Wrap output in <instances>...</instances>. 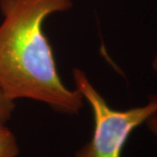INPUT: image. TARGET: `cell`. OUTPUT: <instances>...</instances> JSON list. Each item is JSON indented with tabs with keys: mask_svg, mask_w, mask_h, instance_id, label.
Segmentation results:
<instances>
[{
	"mask_svg": "<svg viewBox=\"0 0 157 157\" xmlns=\"http://www.w3.org/2000/svg\"><path fill=\"white\" fill-rule=\"evenodd\" d=\"M71 7V0H0V88L9 99L40 101L69 114L82 108L83 96L63 84L43 31L46 17Z\"/></svg>",
	"mask_w": 157,
	"mask_h": 157,
	"instance_id": "cell-1",
	"label": "cell"
},
{
	"mask_svg": "<svg viewBox=\"0 0 157 157\" xmlns=\"http://www.w3.org/2000/svg\"><path fill=\"white\" fill-rule=\"evenodd\" d=\"M73 76L76 89L88 101L94 118L92 139L76 153V157H121L132 132L157 113V95L150 96L144 106L115 110L108 106L83 71L75 68Z\"/></svg>",
	"mask_w": 157,
	"mask_h": 157,
	"instance_id": "cell-2",
	"label": "cell"
},
{
	"mask_svg": "<svg viewBox=\"0 0 157 157\" xmlns=\"http://www.w3.org/2000/svg\"><path fill=\"white\" fill-rule=\"evenodd\" d=\"M19 147L14 134L5 125H0V157H17Z\"/></svg>",
	"mask_w": 157,
	"mask_h": 157,
	"instance_id": "cell-3",
	"label": "cell"
},
{
	"mask_svg": "<svg viewBox=\"0 0 157 157\" xmlns=\"http://www.w3.org/2000/svg\"><path fill=\"white\" fill-rule=\"evenodd\" d=\"M14 109V101L9 99L0 88V125H5L11 119Z\"/></svg>",
	"mask_w": 157,
	"mask_h": 157,
	"instance_id": "cell-4",
	"label": "cell"
},
{
	"mask_svg": "<svg viewBox=\"0 0 157 157\" xmlns=\"http://www.w3.org/2000/svg\"><path fill=\"white\" fill-rule=\"evenodd\" d=\"M147 126L152 132L157 136V113L154 114L153 116L149 118L147 121Z\"/></svg>",
	"mask_w": 157,
	"mask_h": 157,
	"instance_id": "cell-5",
	"label": "cell"
},
{
	"mask_svg": "<svg viewBox=\"0 0 157 157\" xmlns=\"http://www.w3.org/2000/svg\"><path fill=\"white\" fill-rule=\"evenodd\" d=\"M152 67L154 68V70H155V71H156L157 70V55L155 57L154 60H153V62H152Z\"/></svg>",
	"mask_w": 157,
	"mask_h": 157,
	"instance_id": "cell-6",
	"label": "cell"
},
{
	"mask_svg": "<svg viewBox=\"0 0 157 157\" xmlns=\"http://www.w3.org/2000/svg\"><path fill=\"white\" fill-rule=\"evenodd\" d=\"M155 72H156V73H157V70H156V71H155Z\"/></svg>",
	"mask_w": 157,
	"mask_h": 157,
	"instance_id": "cell-7",
	"label": "cell"
}]
</instances>
